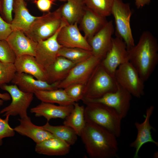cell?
<instances>
[{
	"label": "cell",
	"instance_id": "cell-1",
	"mask_svg": "<svg viewBox=\"0 0 158 158\" xmlns=\"http://www.w3.org/2000/svg\"><path fill=\"white\" fill-rule=\"evenodd\" d=\"M80 137L90 158L118 157L117 137L105 128L85 121V126Z\"/></svg>",
	"mask_w": 158,
	"mask_h": 158
},
{
	"label": "cell",
	"instance_id": "cell-2",
	"mask_svg": "<svg viewBox=\"0 0 158 158\" xmlns=\"http://www.w3.org/2000/svg\"><path fill=\"white\" fill-rule=\"evenodd\" d=\"M129 61L145 82L150 78L158 63V43L150 32L142 34L136 45L128 50Z\"/></svg>",
	"mask_w": 158,
	"mask_h": 158
},
{
	"label": "cell",
	"instance_id": "cell-3",
	"mask_svg": "<svg viewBox=\"0 0 158 158\" xmlns=\"http://www.w3.org/2000/svg\"><path fill=\"white\" fill-rule=\"evenodd\" d=\"M85 103L87 104L84 112L85 121L105 128L117 138L120 136L123 118L114 109L100 103Z\"/></svg>",
	"mask_w": 158,
	"mask_h": 158
},
{
	"label": "cell",
	"instance_id": "cell-4",
	"mask_svg": "<svg viewBox=\"0 0 158 158\" xmlns=\"http://www.w3.org/2000/svg\"><path fill=\"white\" fill-rule=\"evenodd\" d=\"M65 24L67 23L62 17L59 7L53 11H49L37 16L25 33L31 40L37 42L52 36Z\"/></svg>",
	"mask_w": 158,
	"mask_h": 158
},
{
	"label": "cell",
	"instance_id": "cell-5",
	"mask_svg": "<svg viewBox=\"0 0 158 158\" xmlns=\"http://www.w3.org/2000/svg\"><path fill=\"white\" fill-rule=\"evenodd\" d=\"M88 81L89 84L82 100L98 98L108 93L115 91L118 87V84L115 78L105 69L101 63Z\"/></svg>",
	"mask_w": 158,
	"mask_h": 158
},
{
	"label": "cell",
	"instance_id": "cell-6",
	"mask_svg": "<svg viewBox=\"0 0 158 158\" xmlns=\"http://www.w3.org/2000/svg\"><path fill=\"white\" fill-rule=\"evenodd\" d=\"M132 13L128 4L122 0H114L111 15L114 19L116 35L125 43L127 50L135 45L130 24Z\"/></svg>",
	"mask_w": 158,
	"mask_h": 158
},
{
	"label": "cell",
	"instance_id": "cell-7",
	"mask_svg": "<svg viewBox=\"0 0 158 158\" xmlns=\"http://www.w3.org/2000/svg\"><path fill=\"white\" fill-rule=\"evenodd\" d=\"M0 87L9 94L12 100L8 105L1 110L0 114L4 116L18 115L20 118L28 117V109L33 100L34 94L23 91L13 84H4Z\"/></svg>",
	"mask_w": 158,
	"mask_h": 158
},
{
	"label": "cell",
	"instance_id": "cell-8",
	"mask_svg": "<svg viewBox=\"0 0 158 158\" xmlns=\"http://www.w3.org/2000/svg\"><path fill=\"white\" fill-rule=\"evenodd\" d=\"M114 78L117 83L132 96L140 98L143 95L144 82L137 70L129 61L118 66Z\"/></svg>",
	"mask_w": 158,
	"mask_h": 158
},
{
	"label": "cell",
	"instance_id": "cell-9",
	"mask_svg": "<svg viewBox=\"0 0 158 158\" xmlns=\"http://www.w3.org/2000/svg\"><path fill=\"white\" fill-rule=\"evenodd\" d=\"M102 60L92 55L86 60L76 64L65 78L60 82L58 88L64 89L74 83L85 84Z\"/></svg>",
	"mask_w": 158,
	"mask_h": 158
},
{
	"label": "cell",
	"instance_id": "cell-10",
	"mask_svg": "<svg viewBox=\"0 0 158 158\" xmlns=\"http://www.w3.org/2000/svg\"><path fill=\"white\" fill-rule=\"evenodd\" d=\"M115 91L108 93L98 98L83 99L85 103L94 102L101 103L114 109L123 118L126 116L130 106L132 95L118 83Z\"/></svg>",
	"mask_w": 158,
	"mask_h": 158
},
{
	"label": "cell",
	"instance_id": "cell-11",
	"mask_svg": "<svg viewBox=\"0 0 158 158\" xmlns=\"http://www.w3.org/2000/svg\"><path fill=\"white\" fill-rule=\"evenodd\" d=\"M128 61V51L125 43L118 37H112L111 47L102 60V65L114 78L115 72L118 66Z\"/></svg>",
	"mask_w": 158,
	"mask_h": 158
},
{
	"label": "cell",
	"instance_id": "cell-12",
	"mask_svg": "<svg viewBox=\"0 0 158 158\" xmlns=\"http://www.w3.org/2000/svg\"><path fill=\"white\" fill-rule=\"evenodd\" d=\"M63 25L52 36L43 40L37 42L35 57L37 62L46 70L53 63L58 56V53L62 47L58 42L57 37Z\"/></svg>",
	"mask_w": 158,
	"mask_h": 158
},
{
	"label": "cell",
	"instance_id": "cell-13",
	"mask_svg": "<svg viewBox=\"0 0 158 158\" xmlns=\"http://www.w3.org/2000/svg\"><path fill=\"white\" fill-rule=\"evenodd\" d=\"M114 29L112 20L106 24L92 37L88 40L92 55L102 60L110 49Z\"/></svg>",
	"mask_w": 158,
	"mask_h": 158
},
{
	"label": "cell",
	"instance_id": "cell-14",
	"mask_svg": "<svg viewBox=\"0 0 158 158\" xmlns=\"http://www.w3.org/2000/svg\"><path fill=\"white\" fill-rule=\"evenodd\" d=\"M78 24H66L62 26L58 34V41L63 47L80 48L91 51L88 40L81 33Z\"/></svg>",
	"mask_w": 158,
	"mask_h": 158
},
{
	"label": "cell",
	"instance_id": "cell-15",
	"mask_svg": "<svg viewBox=\"0 0 158 158\" xmlns=\"http://www.w3.org/2000/svg\"><path fill=\"white\" fill-rule=\"evenodd\" d=\"M154 107L151 105L148 107L146 111L145 119L142 123L135 122V125L137 129V134L135 139L130 145V146L135 150L133 156L134 158L138 157V153L141 147L145 144L150 142L158 146V142L155 141L152 138L151 130H154L151 125L150 119L152 115Z\"/></svg>",
	"mask_w": 158,
	"mask_h": 158
},
{
	"label": "cell",
	"instance_id": "cell-16",
	"mask_svg": "<svg viewBox=\"0 0 158 158\" xmlns=\"http://www.w3.org/2000/svg\"><path fill=\"white\" fill-rule=\"evenodd\" d=\"M60 82L51 83L47 81L37 79L27 73L16 72L11 82L17 85L22 91L34 94L38 90L58 89Z\"/></svg>",
	"mask_w": 158,
	"mask_h": 158
},
{
	"label": "cell",
	"instance_id": "cell-17",
	"mask_svg": "<svg viewBox=\"0 0 158 158\" xmlns=\"http://www.w3.org/2000/svg\"><path fill=\"white\" fill-rule=\"evenodd\" d=\"M16 57L28 55L35 56L37 44L18 30H13L6 40Z\"/></svg>",
	"mask_w": 158,
	"mask_h": 158
},
{
	"label": "cell",
	"instance_id": "cell-18",
	"mask_svg": "<svg viewBox=\"0 0 158 158\" xmlns=\"http://www.w3.org/2000/svg\"><path fill=\"white\" fill-rule=\"evenodd\" d=\"M14 16L11 23L13 30L26 32L37 18L32 15L27 8L25 1L15 0L13 5Z\"/></svg>",
	"mask_w": 158,
	"mask_h": 158
},
{
	"label": "cell",
	"instance_id": "cell-19",
	"mask_svg": "<svg viewBox=\"0 0 158 158\" xmlns=\"http://www.w3.org/2000/svg\"><path fill=\"white\" fill-rule=\"evenodd\" d=\"M20 124L13 128L15 132L32 139L36 144L50 138L55 137L41 126L34 124L29 117L18 118Z\"/></svg>",
	"mask_w": 158,
	"mask_h": 158
},
{
	"label": "cell",
	"instance_id": "cell-20",
	"mask_svg": "<svg viewBox=\"0 0 158 158\" xmlns=\"http://www.w3.org/2000/svg\"><path fill=\"white\" fill-rule=\"evenodd\" d=\"M14 63L16 72L27 73L37 79L47 81L46 70L34 56L25 55L17 57Z\"/></svg>",
	"mask_w": 158,
	"mask_h": 158
},
{
	"label": "cell",
	"instance_id": "cell-21",
	"mask_svg": "<svg viewBox=\"0 0 158 158\" xmlns=\"http://www.w3.org/2000/svg\"><path fill=\"white\" fill-rule=\"evenodd\" d=\"M73 104L67 105H56L50 103L41 102L35 107L31 109L30 111L35 116H42L49 121L52 118L65 119L73 108Z\"/></svg>",
	"mask_w": 158,
	"mask_h": 158
},
{
	"label": "cell",
	"instance_id": "cell-22",
	"mask_svg": "<svg viewBox=\"0 0 158 158\" xmlns=\"http://www.w3.org/2000/svg\"><path fill=\"white\" fill-rule=\"evenodd\" d=\"M108 22L106 17L101 16L85 7L79 23L80 28L87 40L92 37Z\"/></svg>",
	"mask_w": 158,
	"mask_h": 158
},
{
	"label": "cell",
	"instance_id": "cell-23",
	"mask_svg": "<svg viewBox=\"0 0 158 158\" xmlns=\"http://www.w3.org/2000/svg\"><path fill=\"white\" fill-rule=\"evenodd\" d=\"M76 64L64 57L58 56L54 61L46 68L47 81L51 83L61 81Z\"/></svg>",
	"mask_w": 158,
	"mask_h": 158
},
{
	"label": "cell",
	"instance_id": "cell-24",
	"mask_svg": "<svg viewBox=\"0 0 158 158\" xmlns=\"http://www.w3.org/2000/svg\"><path fill=\"white\" fill-rule=\"evenodd\" d=\"M70 146L61 140L54 137L36 144L35 150L40 154L48 156H63L69 152Z\"/></svg>",
	"mask_w": 158,
	"mask_h": 158
},
{
	"label": "cell",
	"instance_id": "cell-25",
	"mask_svg": "<svg viewBox=\"0 0 158 158\" xmlns=\"http://www.w3.org/2000/svg\"><path fill=\"white\" fill-rule=\"evenodd\" d=\"M66 2L60 6L63 19L68 24H78L86 7L84 0H66Z\"/></svg>",
	"mask_w": 158,
	"mask_h": 158
},
{
	"label": "cell",
	"instance_id": "cell-26",
	"mask_svg": "<svg viewBox=\"0 0 158 158\" xmlns=\"http://www.w3.org/2000/svg\"><path fill=\"white\" fill-rule=\"evenodd\" d=\"M34 94L41 102L56 103L61 105L72 104L75 102L68 96L64 90L62 88L38 90Z\"/></svg>",
	"mask_w": 158,
	"mask_h": 158
},
{
	"label": "cell",
	"instance_id": "cell-27",
	"mask_svg": "<svg viewBox=\"0 0 158 158\" xmlns=\"http://www.w3.org/2000/svg\"><path fill=\"white\" fill-rule=\"evenodd\" d=\"M73 108L69 114L65 119L63 125L72 128L80 136L85 124L84 112L85 108L75 102Z\"/></svg>",
	"mask_w": 158,
	"mask_h": 158
},
{
	"label": "cell",
	"instance_id": "cell-28",
	"mask_svg": "<svg viewBox=\"0 0 158 158\" xmlns=\"http://www.w3.org/2000/svg\"><path fill=\"white\" fill-rule=\"evenodd\" d=\"M42 128L52 134L55 137L65 142L70 146L74 145L76 142L78 136L72 128L66 125L52 126L47 121Z\"/></svg>",
	"mask_w": 158,
	"mask_h": 158
},
{
	"label": "cell",
	"instance_id": "cell-29",
	"mask_svg": "<svg viewBox=\"0 0 158 158\" xmlns=\"http://www.w3.org/2000/svg\"><path fill=\"white\" fill-rule=\"evenodd\" d=\"M92 55L91 51L80 48L63 47L60 49L58 53V56L64 57L75 64L86 60Z\"/></svg>",
	"mask_w": 158,
	"mask_h": 158
},
{
	"label": "cell",
	"instance_id": "cell-30",
	"mask_svg": "<svg viewBox=\"0 0 158 158\" xmlns=\"http://www.w3.org/2000/svg\"><path fill=\"white\" fill-rule=\"evenodd\" d=\"M115 0H84L86 7L99 15L105 17L111 15Z\"/></svg>",
	"mask_w": 158,
	"mask_h": 158
},
{
	"label": "cell",
	"instance_id": "cell-31",
	"mask_svg": "<svg viewBox=\"0 0 158 158\" xmlns=\"http://www.w3.org/2000/svg\"><path fill=\"white\" fill-rule=\"evenodd\" d=\"M16 73L14 63L0 61V87L11 82Z\"/></svg>",
	"mask_w": 158,
	"mask_h": 158
},
{
	"label": "cell",
	"instance_id": "cell-32",
	"mask_svg": "<svg viewBox=\"0 0 158 158\" xmlns=\"http://www.w3.org/2000/svg\"><path fill=\"white\" fill-rule=\"evenodd\" d=\"M85 84L76 83L71 84L64 89L68 96L76 102L83 98L86 91Z\"/></svg>",
	"mask_w": 158,
	"mask_h": 158
},
{
	"label": "cell",
	"instance_id": "cell-33",
	"mask_svg": "<svg viewBox=\"0 0 158 158\" xmlns=\"http://www.w3.org/2000/svg\"><path fill=\"white\" fill-rule=\"evenodd\" d=\"M16 56L6 40H0V61L14 63Z\"/></svg>",
	"mask_w": 158,
	"mask_h": 158
},
{
	"label": "cell",
	"instance_id": "cell-34",
	"mask_svg": "<svg viewBox=\"0 0 158 158\" xmlns=\"http://www.w3.org/2000/svg\"><path fill=\"white\" fill-rule=\"evenodd\" d=\"M10 116L7 115L4 119L0 117V146L3 144L4 138L13 137L15 134L13 128L10 126L9 123Z\"/></svg>",
	"mask_w": 158,
	"mask_h": 158
},
{
	"label": "cell",
	"instance_id": "cell-35",
	"mask_svg": "<svg viewBox=\"0 0 158 158\" xmlns=\"http://www.w3.org/2000/svg\"><path fill=\"white\" fill-rule=\"evenodd\" d=\"M14 0H0L1 13L2 18L7 22L10 23L13 19Z\"/></svg>",
	"mask_w": 158,
	"mask_h": 158
},
{
	"label": "cell",
	"instance_id": "cell-36",
	"mask_svg": "<svg viewBox=\"0 0 158 158\" xmlns=\"http://www.w3.org/2000/svg\"><path fill=\"white\" fill-rule=\"evenodd\" d=\"M12 31L11 23L4 19L0 11V40H6Z\"/></svg>",
	"mask_w": 158,
	"mask_h": 158
},
{
	"label": "cell",
	"instance_id": "cell-37",
	"mask_svg": "<svg viewBox=\"0 0 158 158\" xmlns=\"http://www.w3.org/2000/svg\"><path fill=\"white\" fill-rule=\"evenodd\" d=\"M56 0H33V2L38 9L44 12L50 11Z\"/></svg>",
	"mask_w": 158,
	"mask_h": 158
},
{
	"label": "cell",
	"instance_id": "cell-38",
	"mask_svg": "<svg viewBox=\"0 0 158 158\" xmlns=\"http://www.w3.org/2000/svg\"><path fill=\"white\" fill-rule=\"evenodd\" d=\"M11 97L9 94L8 93H0V107L3 104L4 101H8L10 100Z\"/></svg>",
	"mask_w": 158,
	"mask_h": 158
},
{
	"label": "cell",
	"instance_id": "cell-39",
	"mask_svg": "<svg viewBox=\"0 0 158 158\" xmlns=\"http://www.w3.org/2000/svg\"><path fill=\"white\" fill-rule=\"evenodd\" d=\"M151 0H135V4L138 8L150 4Z\"/></svg>",
	"mask_w": 158,
	"mask_h": 158
},
{
	"label": "cell",
	"instance_id": "cell-40",
	"mask_svg": "<svg viewBox=\"0 0 158 158\" xmlns=\"http://www.w3.org/2000/svg\"><path fill=\"white\" fill-rule=\"evenodd\" d=\"M158 152H155L154 154V156L153 157L154 158H157L158 157Z\"/></svg>",
	"mask_w": 158,
	"mask_h": 158
},
{
	"label": "cell",
	"instance_id": "cell-41",
	"mask_svg": "<svg viewBox=\"0 0 158 158\" xmlns=\"http://www.w3.org/2000/svg\"><path fill=\"white\" fill-rule=\"evenodd\" d=\"M60 1H62V2H66V0H58Z\"/></svg>",
	"mask_w": 158,
	"mask_h": 158
},
{
	"label": "cell",
	"instance_id": "cell-42",
	"mask_svg": "<svg viewBox=\"0 0 158 158\" xmlns=\"http://www.w3.org/2000/svg\"><path fill=\"white\" fill-rule=\"evenodd\" d=\"M15 0H22V1H29L30 0H14V1Z\"/></svg>",
	"mask_w": 158,
	"mask_h": 158
}]
</instances>
